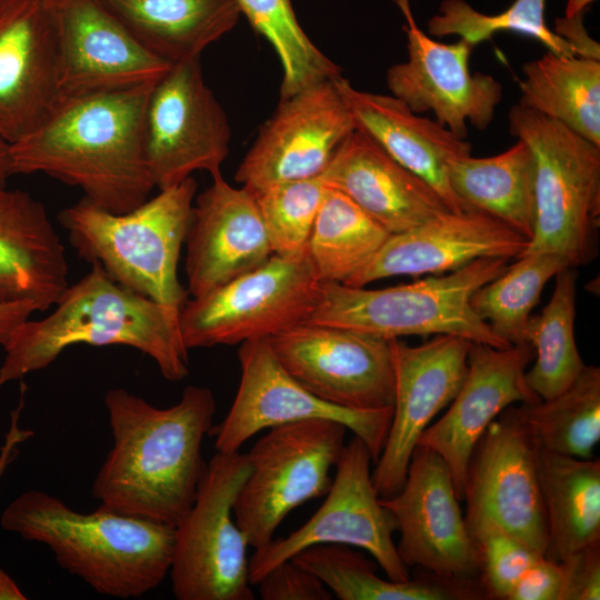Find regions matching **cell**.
Returning <instances> with one entry per match:
<instances>
[{
	"instance_id": "1",
	"label": "cell",
	"mask_w": 600,
	"mask_h": 600,
	"mask_svg": "<svg viewBox=\"0 0 600 600\" xmlns=\"http://www.w3.org/2000/svg\"><path fill=\"white\" fill-rule=\"evenodd\" d=\"M104 404L113 446L94 478L93 498L117 512L176 527L206 470L201 447L213 426L212 391L188 386L176 404L158 408L112 388Z\"/></svg>"
},
{
	"instance_id": "2",
	"label": "cell",
	"mask_w": 600,
	"mask_h": 600,
	"mask_svg": "<svg viewBox=\"0 0 600 600\" xmlns=\"http://www.w3.org/2000/svg\"><path fill=\"white\" fill-rule=\"evenodd\" d=\"M154 82L61 97L10 144L11 176L47 174L114 213L137 208L156 188L144 149V112Z\"/></svg>"
},
{
	"instance_id": "3",
	"label": "cell",
	"mask_w": 600,
	"mask_h": 600,
	"mask_svg": "<svg viewBox=\"0 0 600 600\" xmlns=\"http://www.w3.org/2000/svg\"><path fill=\"white\" fill-rule=\"evenodd\" d=\"M46 318L19 324L3 347L0 386L48 368L74 344L127 346L149 356L162 377L189 374L179 313L112 279L98 262L69 284Z\"/></svg>"
},
{
	"instance_id": "4",
	"label": "cell",
	"mask_w": 600,
	"mask_h": 600,
	"mask_svg": "<svg viewBox=\"0 0 600 600\" xmlns=\"http://www.w3.org/2000/svg\"><path fill=\"white\" fill-rule=\"evenodd\" d=\"M0 524L24 540L46 544L62 569L100 594L140 598L170 570L174 527L101 504L82 513L58 497L31 489L6 507Z\"/></svg>"
},
{
	"instance_id": "5",
	"label": "cell",
	"mask_w": 600,
	"mask_h": 600,
	"mask_svg": "<svg viewBox=\"0 0 600 600\" xmlns=\"http://www.w3.org/2000/svg\"><path fill=\"white\" fill-rule=\"evenodd\" d=\"M197 187L191 176L122 213L83 197L58 219L79 257L98 262L126 288L180 312L188 291L179 281L178 263Z\"/></svg>"
},
{
	"instance_id": "6",
	"label": "cell",
	"mask_w": 600,
	"mask_h": 600,
	"mask_svg": "<svg viewBox=\"0 0 600 600\" xmlns=\"http://www.w3.org/2000/svg\"><path fill=\"white\" fill-rule=\"evenodd\" d=\"M504 258H480L451 273L382 289L321 281L317 307L307 320L384 339L452 334L494 348L511 344L473 311L476 290L501 274Z\"/></svg>"
},
{
	"instance_id": "7",
	"label": "cell",
	"mask_w": 600,
	"mask_h": 600,
	"mask_svg": "<svg viewBox=\"0 0 600 600\" xmlns=\"http://www.w3.org/2000/svg\"><path fill=\"white\" fill-rule=\"evenodd\" d=\"M508 120L536 162L534 230L522 254L553 253L571 268L588 264L600 226V147L520 103Z\"/></svg>"
},
{
	"instance_id": "8",
	"label": "cell",
	"mask_w": 600,
	"mask_h": 600,
	"mask_svg": "<svg viewBox=\"0 0 600 600\" xmlns=\"http://www.w3.org/2000/svg\"><path fill=\"white\" fill-rule=\"evenodd\" d=\"M320 284L308 248L273 253L258 268L188 299L179 313L182 341L190 350L271 338L307 322Z\"/></svg>"
},
{
	"instance_id": "9",
	"label": "cell",
	"mask_w": 600,
	"mask_h": 600,
	"mask_svg": "<svg viewBox=\"0 0 600 600\" xmlns=\"http://www.w3.org/2000/svg\"><path fill=\"white\" fill-rule=\"evenodd\" d=\"M250 472L247 453L218 452L202 474L193 504L174 527L170 566L178 600H253L248 540L233 502Z\"/></svg>"
},
{
	"instance_id": "10",
	"label": "cell",
	"mask_w": 600,
	"mask_h": 600,
	"mask_svg": "<svg viewBox=\"0 0 600 600\" xmlns=\"http://www.w3.org/2000/svg\"><path fill=\"white\" fill-rule=\"evenodd\" d=\"M347 430L338 421L308 419L270 428L254 443L233 502L234 521L250 547H266L290 511L328 493Z\"/></svg>"
},
{
	"instance_id": "11",
	"label": "cell",
	"mask_w": 600,
	"mask_h": 600,
	"mask_svg": "<svg viewBox=\"0 0 600 600\" xmlns=\"http://www.w3.org/2000/svg\"><path fill=\"white\" fill-rule=\"evenodd\" d=\"M537 451L517 408L508 407L488 426L471 456L463 493L464 521L473 539L498 530L547 556Z\"/></svg>"
},
{
	"instance_id": "12",
	"label": "cell",
	"mask_w": 600,
	"mask_h": 600,
	"mask_svg": "<svg viewBox=\"0 0 600 600\" xmlns=\"http://www.w3.org/2000/svg\"><path fill=\"white\" fill-rule=\"evenodd\" d=\"M366 443L358 437L344 446L326 499L312 517L287 537L272 539L249 559V581L257 584L277 564L316 544H344L368 551L396 581L411 579L393 533L397 522L374 488Z\"/></svg>"
},
{
	"instance_id": "13",
	"label": "cell",
	"mask_w": 600,
	"mask_h": 600,
	"mask_svg": "<svg viewBox=\"0 0 600 600\" xmlns=\"http://www.w3.org/2000/svg\"><path fill=\"white\" fill-rule=\"evenodd\" d=\"M241 377L224 419L212 426L218 452L232 453L263 429L308 419L344 424L368 447L376 463L384 447L392 408L352 410L328 403L303 388L278 360L269 337L247 340L238 350Z\"/></svg>"
},
{
	"instance_id": "14",
	"label": "cell",
	"mask_w": 600,
	"mask_h": 600,
	"mask_svg": "<svg viewBox=\"0 0 600 600\" xmlns=\"http://www.w3.org/2000/svg\"><path fill=\"white\" fill-rule=\"evenodd\" d=\"M228 117L206 82L200 58L171 64L149 93L144 149L159 190L207 171L221 173L229 153Z\"/></svg>"
},
{
	"instance_id": "15",
	"label": "cell",
	"mask_w": 600,
	"mask_h": 600,
	"mask_svg": "<svg viewBox=\"0 0 600 600\" xmlns=\"http://www.w3.org/2000/svg\"><path fill=\"white\" fill-rule=\"evenodd\" d=\"M270 342L290 376L321 400L352 410L393 407L390 339L304 322Z\"/></svg>"
},
{
	"instance_id": "16",
	"label": "cell",
	"mask_w": 600,
	"mask_h": 600,
	"mask_svg": "<svg viewBox=\"0 0 600 600\" xmlns=\"http://www.w3.org/2000/svg\"><path fill=\"white\" fill-rule=\"evenodd\" d=\"M397 522L401 561L440 578L480 580L477 543L468 530L452 477L433 450L417 446L402 488L380 498Z\"/></svg>"
},
{
	"instance_id": "17",
	"label": "cell",
	"mask_w": 600,
	"mask_h": 600,
	"mask_svg": "<svg viewBox=\"0 0 600 600\" xmlns=\"http://www.w3.org/2000/svg\"><path fill=\"white\" fill-rule=\"evenodd\" d=\"M356 129L333 79L281 99L240 162L234 180L250 191L320 177Z\"/></svg>"
},
{
	"instance_id": "18",
	"label": "cell",
	"mask_w": 600,
	"mask_h": 600,
	"mask_svg": "<svg viewBox=\"0 0 600 600\" xmlns=\"http://www.w3.org/2000/svg\"><path fill=\"white\" fill-rule=\"evenodd\" d=\"M406 18L408 59L387 71L390 94L414 113L432 112L436 121L460 139L467 123L486 130L502 99V86L492 76L469 69L476 47L460 38L443 43L428 37L413 19L409 0H397Z\"/></svg>"
},
{
	"instance_id": "19",
	"label": "cell",
	"mask_w": 600,
	"mask_h": 600,
	"mask_svg": "<svg viewBox=\"0 0 600 600\" xmlns=\"http://www.w3.org/2000/svg\"><path fill=\"white\" fill-rule=\"evenodd\" d=\"M470 346L452 334H436L419 346L390 339L394 401L387 440L371 473L380 498L402 488L420 437L464 380Z\"/></svg>"
},
{
	"instance_id": "20",
	"label": "cell",
	"mask_w": 600,
	"mask_h": 600,
	"mask_svg": "<svg viewBox=\"0 0 600 600\" xmlns=\"http://www.w3.org/2000/svg\"><path fill=\"white\" fill-rule=\"evenodd\" d=\"M56 29L60 98L159 80L170 63L149 52L98 0H46Z\"/></svg>"
},
{
	"instance_id": "21",
	"label": "cell",
	"mask_w": 600,
	"mask_h": 600,
	"mask_svg": "<svg viewBox=\"0 0 600 600\" xmlns=\"http://www.w3.org/2000/svg\"><path fill=\"white\" fill-rule=\"evenodd\" d=\"M533 354L527 342L503 349L471 342L459 391L447 412L420 437L417 446L436 451L448 466L460 501L471 456L488 426L516 402L541 400L526 380Z\"/></svg>"
},
{
	"instance_id": "22",
	"label": "cell",
	"mask_w": 600,
	"mask_h": 600,
	"mask_svg": "<svg viewBox=\"0 0 600 600\" xmlns=\"http://www.w3.org/2000/svg\"><path fill=\"white\" fill-rule=\"evenodd\" d=\"M528 243L524 236L482 211H447L390 234L343 284L364 287L396 276L451 272L480 258L517 259Z\"/></svg>"
},
{
	"instance_id": "23",
	"label": "cell",
	"mask_w": 600,
	"mask_h": 600,
	"mask_svg": "<svg viewBox=\"0 0 600 600\" xmlns=\"http://www.w3.org/2000/svg\"><path fill=\"white\" fill-rule=\"evenodd\" d=\"M56 29L46 0H0V138L29 133L60 99Z\"/></svg>"
},
{
	"instance_id": "24",
	"label": "cell",
	"mask_w": 600,
	"mask_h": 600,
	"mask_svg": "<svg viewBox=\"0 0 600 600\" xmlns=\"http://www.w3.org/2000/svg\"><path fill=\"white\" fill-rule=\"evenodd\" d=\"M187 291L202 297L244 274L272 254L253 193L222 174L196 196L184 241Z\"/></svg>"
},
{
	"instance_id": "25",
	"label": "cell",
	"mask_w": 600,
	"mask_h": 600,
	"mask_svg": "<svg viewBox=\"0 0 600 600\" xmlns=\"http://www.w3.org/2000/svg\"><path fill=\"white\" fill-rule=\"evenodd\" d=\"M320 178L327 187L347 194L390 234L450 211L431 186L358 129L341 143Z\"/></svg>"
},
{
	"instance_id": "26",
	"label": "cell",
	"mask_w": 600,
	"mask_h": 600,
	"mask_svg": "<svg viewBox=\"0 0 600 600\" xmlns=\"http://www.w3.org/2000/svg\"><path fill=\"white\" fill-rule=\"evenodd\" d=\"M333 81L356 129L431 186L450 211H468L450 186L448 169L451 161L471 154L470 142L438 121L414 113L392 94L359 90L342 76Z\"/></svg>"
},
{
	"instance_id": "27",
	"label": "cell",
	"mask_w": 600,
	"mask_h": 600,
	"mask_svg": "<svg viewBox=\"0 0 600 600\" xmlns=\"http://www.w3.org/2000/svg\"><path fill=\"white\" fill-rule=\"evenodd\" d=\"M64 244L46 207L0 184V302L51 309L69 286Z\"/></svg>"
},
{
	"instance_id": "28",
	"label": "cell",
	"mask_w": 600,
	"mask_h": 600,
	"mask_svg": "<svg viewBox=\"0 0 600 600\" xmlns=\"http://www.w3.org/2000/svg\"><path fill=\"white\" fill-rule=\"evenodd\" d=\"M153 56L174 64L203 50L239 21L236 0H98Z\"/></svg>"
},
{
	"instance_id": "29",
	"label": "cell",
	"mask_w": 600,
	"mask_h": 600,
	"mask_svg": "<svg viewBox=\"0 0 600 600\" xmlns=\"http://www.w3.org/2000/svg\"><path fill=\"white\" fill-rule=\"evenodd\" d=\"M537 467L548 526L547 556L562 561L600 542V462L538 444Z\"/></svg>"
},
{
	"instance_id": "30",
	"label": "cell",
	"mask_w": 600,
	"mask_h": 600,
	"mask_svg": "<svg viewBox=\"0 0 600 600\" xmlns=\"http://www.w3.org/2000/svg\"><path fill=\"white\" fill-rule=\"evenodd\" d=\"M450 186L466 210H479L528 240L536 222V162L522 140L491 157L471 154L450 162Z\"/></svg>"
},
{
	"instance_id": "31",
	"label": "cell",
	"mask_w": 600,
	"mask_h": 600,
	"mask_svg": "<svg viewBox=\"0 0 600 600\" xmlns=\"http://www.w3.org/2000/svg\"><path fill=\"white\" fill-rule=\"evenodd\" d=\"M291 559L316 574L340 600H470L488 597L480 580H451L431 573L429 578L407 581L381 578L371 561L344 544H316Z\"/></svg>"
},
{
	"instance_id": "32",
	"label": "cell",
	"mask_w": 600,
	"mask_h": 600,
	"mask_svg": "<svg viewBox=\"0 0 600 600\" xmlns=\"http://www.w3.org/2000/svg\"><path fill=\"white\" fill-rule=\"evenodd\" d=\"M522 72L518 103L600 147V60L548 51Z\"/></svg>"
},
{
	"instance_id": "33",
	"label": "cell",
	"mask_w": 600,
	"mask_h": 600,
	"mask_svg": "<svg viewBox=\"0 0 600 600\" xmlns=\"http://www.w3.org/2000/svg\"><path fill=\"white\" fill-rule=\"evenodd\" d=\"M577 276L571 267L558 272L549 302L527 324L526 342L533 347L536 362L526 380L541 400L568 389L586 366L574 339Z\"/></svg>"
},
{
	"instance_id": "34",
	"label": "cell",
	"mask_w": 600,
	"mask_h": 600,
	"mask_svg": "<svg viewBox=\"0 0 600 600\" xmlns=\"http://www.w3.org/2000/svg\"><path fill=\"white\" fill-rule=\"evenodd\" d=\"M389 236L347 194L328 187L307 248L321 281L344 283Z\"/></svg>"
},
{
	"instance_id": "35",
	"label": "cell",
	"mask_w": 600,
	"mask_h": 600,
	"mask_svg": "<svg viewBox=\"0 0 600 600\" xmlns=\"http://www.w3.org/2000/svg\"><path fill=\"white\" fill-rule=\"evenodd\" d=\"M517 411L540 447L590 459L600 440V369L586 364L563 392Z\"/></svg>"
},
{
	"instance_id": "36",
	"label": "cell",
	"mask_w": 600,
	"mask_h": 600,
	"mask_svg": "<svg viewBox=\"0 0 600 600\" xmlns=\"http://www.w3.org/2000/svg\"><path fill=\"white\" fill-rule=\"evenodd\" d=\"M567 267L566 260L553 253L522 254L473 292L471 308L506 342L524 343L531 311L544 286Z\"/></svg>"
},
{
	"instance_id": "37",
	"label": "cell",
	"mask_w": 600,
	"mask_h": 600,
	"mask_svg": "<svg viewBox=\"0 0 600 600\" xmlns=\"http://www.w3.org/2000/svg\"><path fill=\"white\" fill-rule=\"evenodd\" d=\"M241 14L274 49L282 68L280 100L324 80L342 69L310 40L301 28L291 0H236Z\"/></svg>"
},
{
	"instance_id": "38",
	"label": "cell",
	"mask_w": 600,
	"mask_h": 600,
	"mask_svg": "<svg viewBox=\"0 0 600 600\" xmlns=\"http://www.w3.org/2000/svg\"><path fill=\"white\" fill-rule=\"evenodd\" d=\"M546 0H514L504 11L486 14L464 0H443L439 13L428 21L429 33L434 37L459 36L473 46L494 33L512 31L534 38L559 56H574L571 47L546 23Z\"/></svg>"
},
{
	"instance_id": "39",
	"label": "cell",
	"mask_w": 600,
	"mask_h": 600,
	"mask_svg": "<svg viewBox=\"0 0 600 600\" xmlns=\"http://www.w3.org/2000/svg\"><path fill=\"white\" fill-rule=\"evenodd\" d=\"M327 188L316 177L251 191L273 253H293L307 248Z\"/></svg>"
},
{
	"instance_id": "40",
	"label": "cell",
	"mask_w": 600,
	"mask_h": 600,
	"mask_svg": "<svg viewBox=\"0 0 600 600\" xmlns=\"http://www.w3.org/2000/svg\"><path fill=\"white\" fill-rule=\"evenodd\" d=\"M481 572L480 581L488 598L508 600L524 572L541 557L513 536L490 530L474 537Z\"/></svg>"
},
{
	"instance_id": "41",
	"label": "cell",
	"mask_w": 600,
	"mask_h": 600,
	"mask_svg": "<svg viewBox=\"0 0 600 600\" xmlns=\"http://www.w3.org/2000/svg\"><path fill=\"white\" fill-rule=\"evenodd\" d=\"M263 600H330L332 593L312 572L292 559L286 560L257 583Z\"/></svg>"
},
{
	"instance_id": "42",
	"label": "cell",
	"mask_w": 600,
	"mask_h": 600,
	"mask_svg": "<svg viewBox=\"0 0 600 600\" xmlns=\"http://www.w3.org/2000/svg\"><path fill=\"white\" fill-rule=\"evenodd\" d=\"M559 600L600 599V542L569 554L562 561Z\"/></svg>"
},
{
	"instance_id": "43",
	"label": "cell",
	"mask_w": 600,
	"mask_h": 600,
	"mask_svg": "<svg viewBox=\"0 0 600 600\" xmlns=\"http://www.w3.org/2000/svg\"><path fill=\"white\" fill-rule=\"evenodd\" d=\"M561 582L560 562L543 556L524 572L508 600H559Z\"/></svg>"
},
{
	"instance_id": "44",
	"label": "cell",
	"mask_w": 600,
	"mask_h": 600,
	"mask_svg": "<svg viewBox=\"0 0 600 600\" xmlns=\"http://www.w3.org/2000/svg\"><path fill=\"white\" fill-rule=\"evenodd\" d=\"M553 32L569 43L574 56L600 60L599 42L587 32L582 13L570 18H557Z\"/></svg>"
},
{
	"instance_id": "45",
	"label": "cell",
	"mask_w": 600,
	"mask_h": 600,
	"mask_svg": "<svg viewBox=\"0 0 600 600\" xmlns=\"http://www.w3.org/2000/svg\"><path fill=\"white\" fill-rule=\"evenodd\" d=\"M22 408L23 392L19 406L11 412L10 426L0 447V482L9 466L18 457L19 446L33 436L32 430L21 428L19 424Z\"/></svg>"
},
{
	"instance_id": "46",
	"label": "cell",
	"mask_w": 600,
	"mask_h": 600,
	"mask_svg": "<svg viewBox=\"0 0 600 600\" xmlns=\"http://www.w3.org/2000/svg\"><path fill=\"white\" fill-rule=\"evenodd\" d=\"M37 311L32 302H0V347L3 348L14 329Z\"/></svg>"
},
{
	"instance_id": "47",
	"label": "cell",
	"mask_w": 600,
	"mask_h": 600,
	"mask_svg": "<svg viewBox=\"0 0 600 600\" xmlns=\"http://www.w3.org/2000/svg\"><path fill=\"white\" fill-rule=\"evenodd\" d=\"M17 582L2 569H0V600H26Z\"/></svg>"
},
{
	"instance_id": "48",
	"label": "cell",
	"mask_w": 600,
	"mask_h": 600,
	"mask_svg": "<svg viewBox=\"0 0 600 600\" xmlns=\"http://www.w3.org/2000/svg\"><path fill=\"white\" fill-rule=\"evenodd\" d=\"M9 149L10 144L0 138V184H6L11 176Z\"/></svg>"
},
{
	"instance_id": "49",
	"label": "cell",
	"mask_w": 600,
	"mask_h": 600,
	"mask_svg": "<svg viewBox=\"0 0 600 600\" xmlns=\"http://www.w3.org/2000/svg\"><path fill=\"white\" fill-rule=\"evenodd\" d=\"M594 0H567L566 16L567 18L580 14Z\"/></svg>"
}]
</instances>
